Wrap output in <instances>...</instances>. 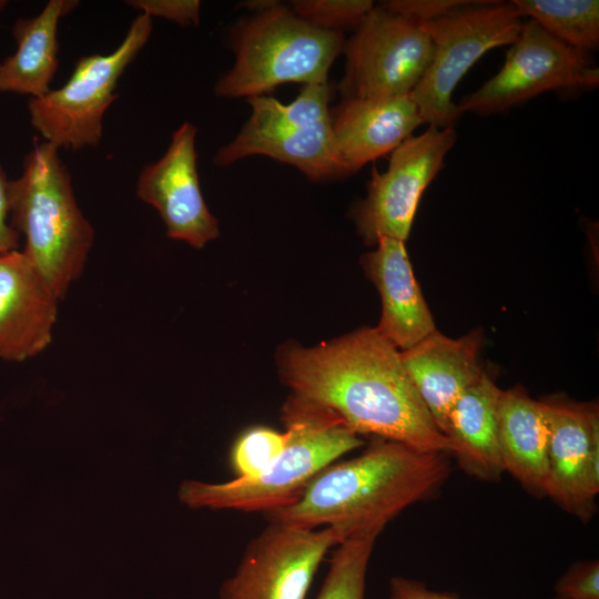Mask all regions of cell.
Listing matches in <instances>:
<instances>
[{
  "label": "cell",
  "instance_id": "30",
  "mask_svg": "<svg viewBox=\"0 0 599 599\" xmlns=\"http://www.w3.org/2000/svg\"><path fill=\"white\" fill-rule=\"evenodd\" d=\"M389 599H458L446 592L429 590L423 582L404 577L389 580ZM554 599H560L555 597Z\"/></svg>",
  "mask_w": 599,
  "mask_h": 599
},
{
  "label": "cell",
  "instance_id": "10",
  "mask_svg": "<svg viewBox=\"0 0 599 599\" xmlns=\"http://www.w3.org/2000/svg\"><path fill=\"white\" fill-rule=\"evenodd\" d=\"M599 69L589 53L571 48L535 21L522 23L500 70L458 104L463 112L498 113L552 90L595 88Z\"/></svg>",
  "mask_w": 599,
  "mask_h": 599
},
{
  "label": "cell",
  "instance_id": "28",
  "mask_svg": "<svg viewBox=\"0 0 599 599\" xmlns=\"http://www.w3.org/2000/svg\"><path fill=\"white\" fill-rule=\"evenodd\" d=\"M464 0H390L383 3L387 9L422 24L468 4Z\"/></svg>",
  "mask_w": 599,
  "mask_h": 599
},
{
  "label": "cell",
  "instance_id": "12",
  "mask_svg": "<svg viewBox=\"0 0 599 599\" xmlns=\"http://www.w3.org/2000/svg\"><path fill=\"white\" fill-rule=\"evenodd\" d=\"M343 541L329 527L304 529L270 521L247 545L221 599H305L326 552Z\"/></svg>",
  "mask_w": 599,
  "mask_h": 599
},
{
  "label": "cell",
  "instance_id": "15",
  "mask_svg": "<svg viewBox=\"0 0 599 599\" xmlns=\"http://www.w3.org/2000/svg\"><path fill=\"white\" fill-rule=\"evenodd\" d=\"M59 297L19 250L0 253V359L24 362L52 342Z\"/></svg>",
  "mask_w": 599,
  "mask_h": 599
},
{
  "label": "cell",
  "instance_id": "16",
  "mask_svg": "<svg viewBox=\"0 0 599 599\" xmlns=\"http://www.w3.org/2000/svg\"><path fill=\"white\" fill-rule=\"evenodd\" d=\"M481 345L479 329L459 338H450L435 329L400 352L419 397L444 435L458 398L485 374L480 364Z\"/></svg>",
  "mask_w": 599,
  "mask_h": 599
},
{
  "label": "cell",
  "instance_id": "1",
  "mask_svg": "<svg viewBox=\"0 0 599 599\" xmlns=\"http://www.w3.org/2000/svg\"><path fill=\"white\" fill-rule=\"evenodd\" d=\"M281 378L291 395L334 412L355 434L450 455L393 344L363 327L315 347L284 345Z\"/></svg>",
  "mask_w": 599,
  "mask_h": 599
},
{
  "label": "cell",
  "instance_id": "24",
  "mask_svg": "<svg viewBox=\"0 0 599 599\" xmlns=\"http://www.w3.org/2000/svg\"><path fill=\"white\" fill-rule=\"evenodd\" d=\"M288 433L265 426L244 430L234 441L230 463L235 478L256 477L271 467L284 450Z\"/></svg>",
  "mask_w": 599,
  "mask_h": 599
},
{
  "label": "cell",
  "instance_id": "20",
  "mask_svg": "<svg viewBox=\"0 0 599 599\" xmlns=\"http://www.w3.org/2000/svg\"><path fill=\"white\" fill-rule=\"evenodd\" d=\"M501 389L485 373L454 405L446 430L450 456L469 476L496 481L504 474L498 434L497 405Z\"/></svg>",
  "mask_w": 599,
  "mask_h": 599
},
{
  "label": "cell",
  "instance_id": "31",
  "mask_svg": "<svg viewBox=\"0 0 599 599\" xmlns=\"http://www.w3.org/2000/svg\"><path fill=\"white\" fill-rule=\"evenodd\" d=\"M6 1H0V10L3 9V7L6 6Z\"/></svg>",
  "mask_w": 599,
  "mask_h": 599
},
{
  "label": "cell",
  "instance_id": "8",
  "mask_svg": "<svg viewBox=\"0 0 599 599\" xmlns=\"http://www.w3.org/2000/svg\"><path fill=\"white\" fill-rule=\"evenodd\" d=\"M151 31L152 18L140 13L113 52L82 57L61 88L30 99V122L45 142L71 150L99 144L104 113L118 98V81Z\"/></svg>",
  "mask_w": 599,
  "mask_h": 599
},
{
  "label": "cell",
  "instance_id": "5",
  "mask_svg": "<svg viewBox=\"0 0 599 599\" xmlns=\"http://www.w3.org/2000/svg\"><path fill=\"white\" fill-rule=\"evenodd\" d=\"M345 41L343 32L317 29L276 1L231 29L235 62L215 84V93L250 99L290 82L325 83Z\"/></svg>",
  "mask_w": 599,
  "mask_h": 599
},
{
  "label": "cell",
  "instance_id": "17",
  "mask_svg": "<svg viewBox=\"0 0 599 599\" xmlns=\"http://www.w3.org/2000/svg\"><path fill=\"white\" fill-rule=\"evenodd\" d=\"M331 115L335 146L348 174L390 154L424 124L410 94L343 99Z\"/></svg>",
  "mask_w": 599,
  "mask_h": 599
},
{
  "label": "cell",
  "instance_id": "3",
  "mask_svg": "<svg viewBox=\"0 0 599 599\" xmlns=\"http://www.w3.org/2000/svg\"><path fill=\"white\" fill-rule=\"evenodd\" d=\"M281 418L288 440L268 469L219 484L185 480L179 489L181 501L191 508L268 514L296 501L322 470L363 445L334 412L294 395L284 403Z\"/></svg>",
  "mask_w": 599,
  "mask_h": 599
},
{
  "label": "cell",
  "instance_id": "13",
  "mask_svg": "<svg viewBox=\"0 0 599 599\" xmlns=\"http://www.w3.org/2000/svg\"><path fill=\"white\" fill-rule=\"evenodd\" d=\"M547 425V497L587 524L599 493V413L595 403L539 400Z\"/></svg>",
  "mask_w": 599,
  "mask_h": 599
},
{
  "label": "cell",
  "instance_id": "25",
  "mask_svg": "<svg viewBox=\"0 0 599 599\" xmlns=\"http://www.w3.org/2000/svg\"><path fill=\"white\" fill-rule=\"evenodd\" d=\"M375 7L369 0H296L292 11L311 26L325 31L357 28Z\"/></svg>",
  "mask_w": 599,
  "mask_h": 599
},
{
  "label": "cell",
  "instance_id": "4",
  "mask_svg": "<svg viewBox=\"0 0 599 599\" xmlns=\"http://www.w3.org/2000/svg\"><path fill=\"white\" fill-rule=\"evenodd\" d=\"M54 145L35 144L23 171L9 182L10 221L24 237L22 252L62 300L84 271L94 230L75 200Z\"/></svg>",
  "mask_w": 599,
  "mask_h": 599
},
{
  "label": "cell",
  "instance_id": "22",
  "mask_svg": "<svg viewBox=\"0 0 599 599\" xmlns=\"http://www.w3.org/2000/svg\"><path fill=\"white\" fill-rule=\"evenodd\" d=\"M511 3L521 17H529L571 48L589 53L599 45L597 0H514Z\"/></svg>",
  "mask_w": 599,
  "mask_h": 599
},
{
  "label": "cell",
  "instance_id": "26",
  "mask_svg": "<svg viewBox=\"0 0 599 599\" xmlns=\"http://www.w3.org/2000/svg\"><path fill=\"white\" fill-rule=\"evenodd\" d=\"M556 597L560 599H599V561L577 562L558 580Z\"/></svg>",
  "mask_w": 599,
  "mask_h": 599
},
{
  "label": "cell",
  "instance_id": "11",
  "mask_svg": "<svg viewBox=\"0 0 599 599\" xmlns=\"http://www.w3.org/2000/svg\"><path fill=\"white\" fill-rule=\"evenodd\" d=\"M456 138L453 126H428L390 153L386 171L373 166L367 194L352 209L365 244L375 245L380 237L408 238L419 200L443 169Z\"/></svg>",
  "mask_w": 599,
  "mask_h": 599
},
{
  "label": "cell",
  "instance_id": "27",
  "mask_svg": "<svg viewBox=\"0 0 599 599\" xmlns=\"http://www.w3.org/2000/svg\"><path fill=\"white\" fill-rule=\"evenodd\" d=\"M128 3L150 18H164L182 27L200 22L201 3L197 0H132Z\"/></svg>",
  "mask_w": 599,
  "mask_h": 599
},
{
  "label": "cell",
  "instance_id": "18",
  "mask_svg": "<svg viewBox=\"0 0 599 599\" xmlns=\"http://www.w3.org/2000/svg\"><path fill=\"white\" fill-rule=\"evenodd\" d=\"M362 265L382 298L376 331L398 351H405L436 329L433 315L414 276L405 242L380 237Z\"/></svg>",
  "mask_w": 599,
  "mask_h": 599
},
{
  "label": "cell",
  "instance_id": "19",
  "mask_svg": "<svg viewBox=\"0 0 599 599\" xmlns=\"http://www.w3.org/2000/svg\"><path fill=\"white\" fill-rule=\"evenodd\" d=\"M497 434L504 473L537 498L547 497V425L539 400L519 386L500 392Z\"/></svg>",
  "mask_w": 599,
  "mask_h": 599
},
{
  "label": "cell",
  "instance_id": "9",
  "mask_svg": "<svg viewBox=\"0 0 599 599\" xmlns=\"http://www.w3.org/2000/svg\"><path fill=\"white\" fill-rule=\"evenodd\" d=\"M345 69L338 90L343 99L410 94L433 53L422 26L383 4L375 6L345 41Z\"/></svg>",
  "mask_w": 599,
  "mask_h": 599
},
{
  "label": "cell",
  "instance_id": "6",
  "mask_svg": "<svg viewBox=\"0 0 599 599\" xmlns=\"http://www.w3.org/2000/svg\"><path fill=\"white\" fill-rule=\"evenodd\" d=\"M327 82L306 84L290 103L270 95L248 99L252 113L237 135L220 148L219 166L265 155L300 170L308 179L324 181L347 175L333 136Z\"/></svg>",
  "mask_w": 599,
  "mask_h": 599
},
{
  "label": "cell",
  "instance_id": "21",
  "mask_svg": "<svg viewBox=\"0 0 599 599\" xmlns=\"http://www.w3.org/2000/svg\"><path fill=\"white\" fill-rule=\"evenodd\" d=\"M77 4L74 0H50L37 16L14 23L17 49L0 62V92L34 99L50 91L59 64L58 24Z\"/></svg>",
  "mask_w": 599,
  "mask_h": 599
},
{
  "label": "cell",
  "instance_id": "29",
  "mask_svg": "<svg viewBox=\"0 0 599 599\" xmlns=\"http://www.w3.org/2000/svg\"><path fill=\"white\" fill-rule=\"evenodd\" d=\"M9 182L0 166V253L19 248L20 235L10 221Z\"/></svg>",
  "mask_w": 599,
  "mask_h": 599
},
{
  "label": "cell",
  "instance_id": "14",
  "mask_svg": "<svg viewBox=\"0 0 599 599\" xmlns=\"http://www.w3.org/2000/svg\"><path fill=\"white\" fill-rule=\"evenodd\" d=\"M195 138L196 128L183 123L162 158L141 171L136 195L159 212L169 237L202 248L220 235V230L202 195Z\"/></svg>",
  "mask_w": 599,
  "mask_h": 599
},
{
  "label": "cell",
  "instance_id": "7",
  "mask_svg": "<svg viewBox=\"0 0 599 599\" xmlns=\"http://www.w3.org/2000/svg\"><path fill=\"white\" fill-rule=\"evenodd\" d=\"M521 18L511 2L471 1L420 24L430 38L433 53L410 95L424 123L453 126L461 114L451 99L456 87L487 51L516 40Z\"/></svg>",
  "mask_w": 599,
  "mask_h": 599
},
{
  "label": "cell",
  "instance_id": "2",
  "mask_svg": "<svg viewBox=\"0 0 599 599\" xmlns=\"http://www.w3.org/2000/svg\"><path fill=\"white\" fill-rule=\"evenodd\" d=\"M450 471L447 453L377 438L361 455L327 466L296 501L267 516L296 528H333L343 541L379 536L405 508L435 496Z\"/></svg>",
  "mask_w": 599,
  "mask_h": 599
},
{
  "label": "cell",
  "instance_id": "23",
  "mask_svg": "<svg viewBox=\"0 0 599 599\" xmlns=\"http://www.w3.org/2000/svg\"><path fill=\"white\" fill-rule=\"evenodd\" d=\"M377 537L361 535L338 544L315 599H364L366 572Z\"/></svg>",
  "mask_w": 599,
  "mask_h": 599
}]
</instances>
